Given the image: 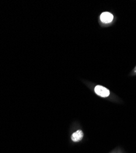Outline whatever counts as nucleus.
Masks as SVG:
<instances>
[{
    "instance_id": "2",
    "label": "nucleus",
    "mask_w": 136,
    "mask_h": 153,
    "mask_svg": "<svg viewBox=\"0 0 136 153\" xmlns=\"http://www.w3.org/2000/svg\"><path fill=\"white\" fill-rule=\"evenodd\" d=\"M100 19H101V20L103 23H107L111 22L113 20L114 16H113L112 14H111L110 13H109V12H104V13H103L101 15Z\"/></svg>"
},
{
    "instance_id": "3",
    "label": "nucleus",
    "mask_w": 136,
    "mask_h": 153,
    "mask_svg": "<svg viewBox=\"0 0 136 153\" xmlns=\"http://www.w3.org/2000/svg\"><path fill=\"white\" fill-rule=\"evenodd\" d=\"M83 133L82 131L79 130L74 132L71 137V139L73 142H78L83 138Z\"/></svg>"
},
{
    "instance_id": "1",
    "label": "nucleus",
    "mask_w": 136,
    "mask_h": 153,
    "mask_svg": "<svg viewBox=\"0 0 136 153\" xmlns=\"http://www.w3.org/2000/svg\"><path fill=\"white\" fill-rule=\"evenodd\" d=\"M94 91L97 95L103 97H108L110 94V91L109 90H107L105 87L100 85H97L95 87Z\"/></svg>"
}]
</instances>
